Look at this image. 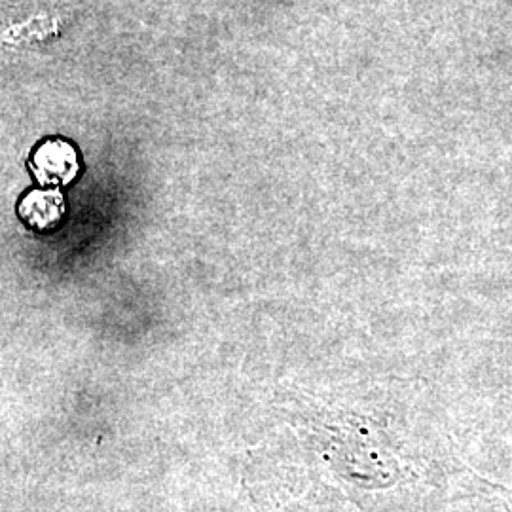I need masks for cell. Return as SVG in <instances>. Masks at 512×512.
I'll return each instance as SVG.
<instances>
[{
    "mask_svg": "<svg viewBox=\"0 0 512 512\" xmlns=\"http://www.w3.org/2000/svg\"><path fill=\"white\" fill-rule=\"evenodd\" d=\"M31 167L38 183L44 186H65L78 177L80 160L71 143L63 139H52L37 148Z\"/></svg>",
    "mask_w": 512,
    "mask_h": 512,
    "instance_id": "7a4b0ae2",
    "label": "cell"
},
{
    "mask_svg": "<svg viewBox=\"0 0 512 512\" xmlns=\"http://www.w3.org/2000/svg\"><path fill=\"white\" fill-rule=\"evenodd\" d=\"M65 215L63 194L54 190H33L19 203V217L35 230H52Z\"/></svg>",
    "mask_w": 512,
    "mask_h": 512,
    "instance_id": "3957f363",
    "label": "cell"
},
{
    "mask_svg": "<svg viewBox=\"0 0 512 512\" xmlns=\"http://www.w3.org/2000/svg\"><path fill=\"white\" fill-rule=\"evenodd\" d=\"M488 486L494 490L495 494L501 497V501H503V507H505V511L512 512V490L509 488H505V486H499V484H494V482H488Z\"/></svg>",
    "mask_w": 512,
    "mask_h": 512,
    "instance_id": "5b68a950",
    "label": "cell"
},
{
    "mask_svg": "<svg viewBox=\"0 0 512 512\" xmlns=\"http://www.w3.org/2000/svg\"><path fill=\"white\" fill-rule=\"evenodd\" d=\"M277 512H323L321 511V505L313 503V501H302V503H293V505H287L283 509H279Z\"/></svg>",
    "mask_w": 512,
    "mask_h": 512,
    "instance_id": "277c9868",
    "label": "cell"
},
{
    "mask_svg": "<svg viewBox=\"0 0 512 512\" xmlns=\"http://www.w3.org/2000/svg\"><path fill=\"white\" fill-rule=\"evenodd\" d=\"M317 423L325 463L353 494H382L416 480L401 448L368 418L327 414Z\"/></svg>",
    "mask_w": 512,
    "mask_h": 512,
    "instance_id": "6da1fadb",
    "label": "cell"
}]
</instances>
